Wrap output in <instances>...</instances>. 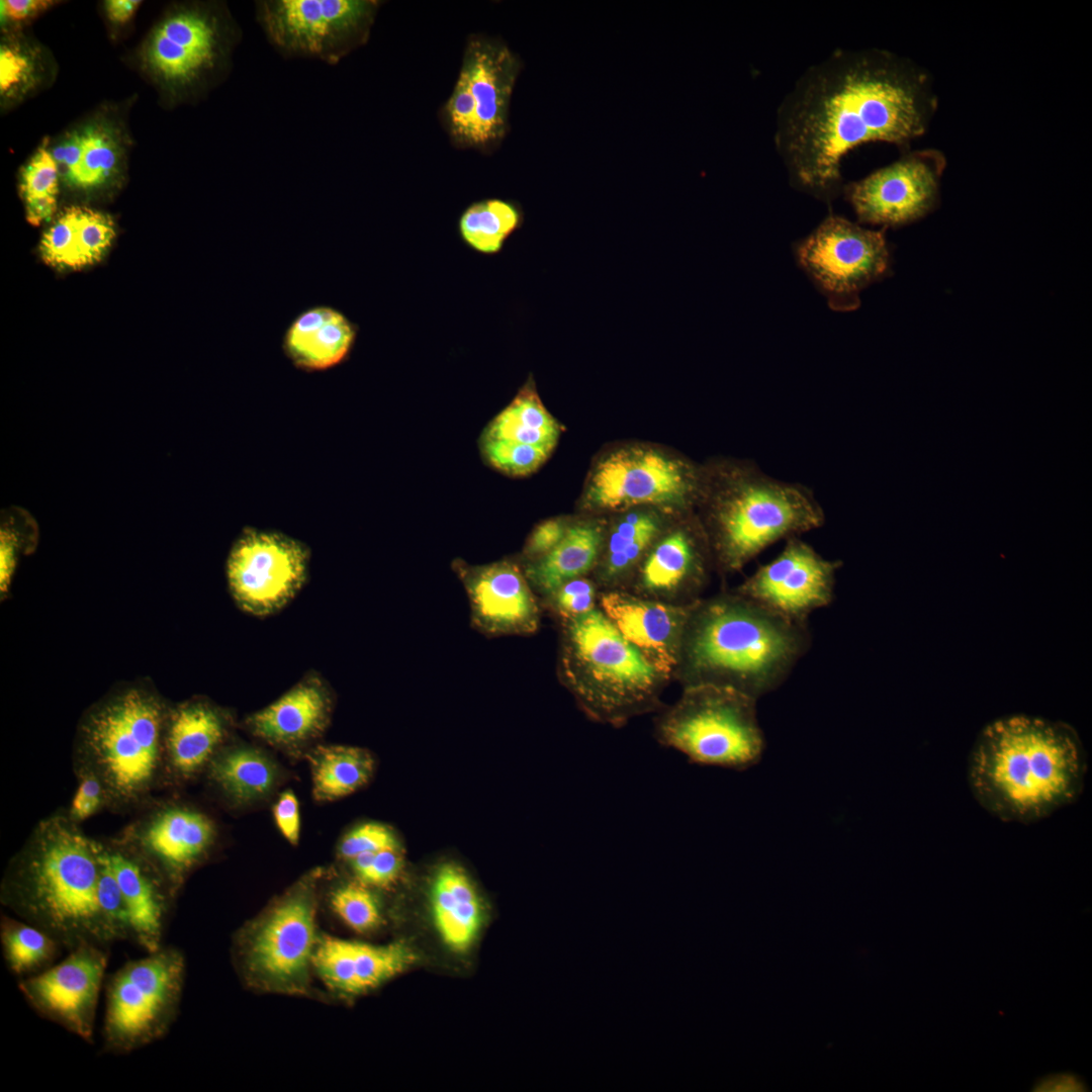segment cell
Masks as SVG:
<instances>
[{
    "label": "cell",
    "mask_w": 1092,
    "mask_h": 1092,
    "mask_svg": "<svg viewBox=\"0 0 1092 1092\" xmlns=\"http://www.w3.org/2000/svg\"><path fill=\"white\" fill-rule=\"evenodd\" d=\"M467 595L470 622L487 636H528L540 627L542 608L519 560L452 564Z\"/></svg>",
    "instance_id": "21"
},
{
    "label": "cell",
    "mask_w": 1092,
    "mask_h": 1092,
    "mask_svg": "<svg viewBox=\"0 0 1092 1092\" xmlns=\"http://www.w3.org/2000/svg\"><path fill=\"white\" fill-rule=\"evenodd\" d=\"M51 154L58 167L61 166L70 182L81 163L83 154L82 132L69 134L61 144L56 146Z\"/></svg>",
    "instance_id": "51"
},
{
    "label": "cell",
    "mask_w": 1092,
    "mask_h": 1092,
    "mask_svg": "<svg viewBox=\"0 0 1092 1092\" xmlns=\"http://www.w3.org/2000/svg\"><path fill=\"white\" fill-rule=\"evenodd\" d=\"M698 499L705 500L701 523L721 574L740 570L768 546L825 522L809 487L775 478L754 463L704 471Z\"/></svg>",
    "instance_id": "5"
},
{
    "label": "cell",
    "mask_w": 1092,
    "mask_h": 1092,
    "mask_svg": "<svg viewBox=\"0 0 1092 1092\" xmlns=\"http://www.w3.org/2000/svg\"><path fill=\"white\" fill-rule=\"evenodd\" d=\"M208 774L221 793L238 803L265 797L277 780L276 767L269 757L247 746L219 750L208 764Z\"/></svg>",
    "instance_id": "33"
},
{
    "label": "cell",
    "mask_w": 1092,
    "mask_h": 1092,
    "mask_svg": "<svg viewBox=\"0 0 1092 1092\" xmlns=\"http://www.w3.org/2000/svg\"><path fill=\"white\" fill-rule=\"evenodd\" d=\"M703 473L647 448L614 452L595 467L585 490L587 507L626 511L637 507L686 508L698 500Z\"/></svg>",
    "instance_id": "12"
},
{
    "label": "cell",
    "mask_w": 1092,
    "mask_h": 1092,
    "mask_svg": "<svg viewBox=\"0 0 1092 1092\" xmlns=\"http://www.w3.org/2000/svg\"><path fill=\"white\" fill-rule=\"evenodd\" d=\"M358 326L341 310L316 305L300 312L287 328L283 350L291 362L307 371L325 370L350 354Z\"/></svg>",
    "instance_id": "28"
},
{
    "label": "cell",
    "mask_w": 1092,
    "mask_h": 1092,
    "mask_svg": "<svg viewBox=\"0 0 1092 1092\" xmlns=\"http://www.w3.org/2000/svg\"><path fill=\"white\" fill-rule=\"evenodd\" d=\"M0 943L5 965L18 980L50 968L64 949L41 928L6 914L0 919Z\"/></svg>",
    "instance_id": "36"
},
{
    "label": "cell",
    "mask_w": 1092,
    "mask_h": 1092,
    "mask_svg": "<svg viewBox=\"0 0 1092 1092\" xmlns=\"http://www.w3.org/2000/svg\"><path fill=\"white\" fill-rule=\"evenodd\" d=\"M418 959L404 941L372 945L325 936L317 940L312 966L329 987L355 995L405 972Z\"/></svg>",
    "instance_id": "25"
},
{
    "label": "cell",
    "mask_w": 1092,
    "mask_h": 1092,
    "mask_svg": "<svg viewBox=\"0 0 1092 1092\" xmlns=\"http://www.w3.org/2000/svg\"><path fill=\"white\" fill-rule=\"evenodd\" d=\"M77 788L71 800L67 816L80 824L104 809H109V797L101 779L90 769L75 767Z\"/></svg>",
    "instance_id": "45"
},
{
    "label": "cell",
    "mask_w": 1092,
    "mask_h": 1092,
    "mask_svg": "<svg viewBox=\"0 0 1092 1092\" xmlns=\"http://www.w3.org/2000/svg\"><path fill=\"white\" fill-rule=\"evenodd\" d=\"M524 220L522 208L514 201L486 198L468 205L458 220L462 242L471 250L487 256L498 254L507 240Z\"/></svg>",
    "instance_id": "35"
},
{
    "label": "cell",
    "mask_w": 1092,
    "mask_h": 1092,
    "mask_svg": "<svg viewBox=\"0 0 1092 1092\" xmlns=\"http://www.w3.org/2000/svg\"><path fill=\"white\" fill-rule=\"evenodd\" d=\"M1033 1090L1039 1092H1075L1086 1091L1087 1089L1085 1083L1079 1077L1071 1073H1064L1040 1079L1034 1085Z\"/></svg>",
    "instance_id": "52"
},
{
    "label": "cell",
    "mask_w": 1092,
    "mask_h": 1092,
    "mask_svg": "<svg viewBox=\"0 0 1092 1092\" xmlns=\"http://www.w3.org/2000/svg\"><path fill=\"white\" fill-rule=\"evenodd\" d=\"M606 526L602 520L572 521L563 539L550 552L521 563L539 599L567 580L593 575L601 556Z\"/></svg>",
    "instance_id": "31"
},
{
    "label": "cell",
    "mask_w": 1092,
    "mask_h": 1092,
    "mask_svg": "<svg viewBox=\"0 0 1092 1092\" xmlns=\"http://www.w3.org/2000/svg\"><path fill=\"white\" fill-rule=\"evenodd\" d=\"M313 795L320 801L348 796L363 787L374 771V758L360 747L320 746L311 753Z\"/></svg>",
    "instance_id": "34"
},
{
    "label": "cell",
    "mask_w": 1092,
    "mask_h": 1092,
    "mask_svg": "<svg viewBox=\"0 0 1092 1092\" xmlns=\"http://www.w3.org/2000/svg\"><path fill=\"white\" fill-rule=\"evenodd\" d=\"M108 959L107 948L79 945L61 962L18 980V990L40 1017L92 1042Z\"/></svg>",
    "instance_id": "16"
},
{
    "label": "cell",
    "mask_w": 1092,
    "mask_h": 1092,
    "mask_svg": "<svg viewBox=\"0 0 1092 1092\" xmlns=\"http://www.w3.org/2000/svg\"><path fill=\"white\" fill-rule=\"evenodd\" d=\"M59 167L46 144L22 170L20 191L25 200L39 197H56L58 193Z\"/></svg>",
    "instance_id": "47"
},
{
    "label": "cell",
    "mask_w": 1092,
    "mask_h": 1092,
    "mask_svg": "<svg viewBox=\"0 0 1092 1092\" xmlns=\"http://www.w3.org/2000/svg\"><path fill=\"white\" fill-rule=\"evenodd\" d=\"M482 452L490 464L510 475H527L548 458V448L503 440H482Z\"/></svg>",
    "instance_id": "41"
},
{
    "label": "cell",
    "mask_w": 1092,
    "mask_h": 1092,
    "mask_svg": "<svg viewBox=\"0 0 1092 1092\" xmlns=\"http://www.w3.org/2000/svg\"><path fill=\"white\" fill-rule=\"evenodd\" d=\"M755 699L712 685L682 688L680 697L663 706L654 720V738L690 762L746 769L764 749Z\"/></svg>",
    "instance_id": "8"
},
{
    "label": "cell",
    "mask_w": 1092,
    "mask_h": 1092,
    "mask_svg": "<svg viewBox=\"0 0 1092 1092\" xmlns=\"http://www.w3.org/2000/svg\"><path fill=\"white\" fill-rule=\"evenodd\" d=\"M561 428L542 403L532 378L485 429L482 440H503L553 450Z\"/></svg>",
    "instance_id": "32"
},
{
    "label": "cell",
    "mask_w": 1092,
    "mask_h": 1092,
    "mask_svg": "<svg viewBox=\"0 0 1092 1092\" xmlns=\"http://www.w3.org/2000/svg\"><path fill=\"white\" fill-rule=\"evenodd\" d=\"M184 976L182 952L164 944L110 974L103 989V1051L128 1055L164 1037L179 1009Z\"/></svg>",
    "instance_id": "9"
},
{
    "label": "cell",
    "mask_w": 1092,
    "mask_h": 1092,
    "mask_svg": "<svg viewBox=\"0 0 1092 1092\" xmlns=\"http://www.w3.org/2000/svg\"><path fill=\"white\" fill-rule=\"evenodd\" d=\"M307 567L308 553L299 542L277 533L247 530L229 556L228 581L243 611L265 617L296 596Z\"/></svg>",
    "instance_id": "14"
},
{
    "label": "cell",
    "mask_w": 1092,
    "mask_h": 1092,
    "mask_svg": "<svg viewBox=\"0 0 1092 1092\" xmlns=\"http://www.w3.org/2000/svg\"><path fill=\"white\" fill-rule=\"evenodd\" d=\"M216 835V825L206 813L165 802L148 809L120 837L156 868L176 894L208 854Z\"/></svg>",
    "instance_id": "20"
},
{
    "label": "cell",
    "mask_w": 1092,
    "mask_h": 1092,
    "mask_svg": "<svg viewBox=\"0 0 1092 1092\" xmlns=\"http://www.w3.org/2000/svg\"><path fill=\"white\" fill-rule=\"evenodd\" d=\"M130 928V941L146 952L163 945L174 892L156 870L120 836L105 840Z\"/></svg>",
    "instance_id": "24"
},
{
    "label": "cell",
    "mask_w": 1092,
    "mask_h": 1092,
    "mask_svg": "<svg viewBox=\"0 0 1092 1092\" xmlns=\"http://www.w3.org/2000/svg\"><path fill=\"white\" fill-rule=\"evenodd\" d=\"M693 605H670L626 590L601 592L599 600L600 609L617 630L671 680Z\"/></svg>",
    "instance_id": "22"
},
{
    "label": "cell",
    "mask_w": 1092,
    "mask_h": 1092,
    "mask_svg": "<svg viewBox=\"0 0 1092 1092\" xmlns=\"http://www.w3.org/2000/svg\"><path fill=\"white\" fill-rule=\"evenodd\" d=\"M810 645L807 621L724 590L692 606L673 680L681 688H728L757 700L787 679Z\"/></svg>",
    "instance_id": "4"
},
{
    "label": "cell",
    "mask_w": 1092,
    "mask_h": 1092,
    "mask_svg": "<svg viewBox=\"0 0 1092 1092\" xmlns=\"http://www.w3.org/2000/svg\"><path fill=\"white\" fill-rule=\"evenodd\" d=\"M314 885H297L259 920L242 944L244 967L257 983L278 991H300L308 979L317 943Z\"/></svg>",
    "instance_id": "13"
},
{
    "label": "cell",
    "mask_w": 1092,
    "mask_h": 1092,
    "mask_svg": "<svg viewBox=\"0 0 1092 1092\" xmlns=\"http://www.w3.org/2000/svg\"><path fill=\"white\" fill-rule=\"evenodd\" d=\"M0 901L68 951L86 943L109 949L130 941L105 840L86 835L66 812L42 819L10 859Z\"/></svg>",
    "instance_id": "2"
},
{
    "label": "cell",
    "mask_w": 1092,
    "mask_h": 1092,
    "mask_svg": "<svg viewBox=\"0 0 1092 1092\" xmlns=\"http://www.w3.org/2000/svg\"><path fill=\"white\" fill-rule=\"evenodd\" d=\"M50 4L52 2L39 0H5L1 1V12L5 17L19 21L30 17Z\"/></svg>",
    "instance_id": "53"
},
{
    "label": "cell",
    "mask_w": 1092,
    "mask_h": 1092,
    "mask_svg": "<svg viewBox=\"0 0 1092 1092\" xmlns=\"http://www.w3.org/2000/svg\"><path fill=\"white\" fill-rule=\"evenodd\" d=\"M667 527L665 519L644 510L628 511L607 524L601 556L592 575L601 592L625 590Z\"/></svg>",
    "instance_id": "29"
},
{
    "label": "cell",
    "mask_w": 1092,
    "mask_h": 1092,
    "mask_svg": "<svg viewBox=\"0 0 1092 1092\" xmlns=\"http://www.w3.org/2000/svg\"><path fill=\"white\" fill-rule=\"evenodd\" d=\"M795 255L836 311L857 308L861 290L890 271L884 230H868L831 213L796 244Z\"/></svg>",
    "instance_id": "11"
},
{
    "label": "cell",
    "mask_w": 1092,
    "mask_h": 1092,
    "mask_svg": "<svg viewBox=\"0 0 1092 1092\" xmlns=\"http://www.w3.org/2000/svg\"><path fill=\"white\" fill-rule=\"evenodd\" d=\"M331 905L344 923L357 932H369L380 924L381 909L377 897L370 887L358 881L334 890Z\"/></svg>",
    "instance_id": "38"
},
{
    "label": "cell",
    "mask_w": 1092,
    "mask_h": 1092,
    "mask_svg": "<svg viewBox=\"0 0 1092 1092\" xmlns=\"http://www.w3.org/2000/svg\"><path fill=\"white\" fill-rule=\"evenodd\" d=\"M601 589L592 575L572 578L539 599L542 610L557 623L589 613L599 607Z\"/></svg>",
    "instance_id": "39"
},
{
    "label": "cell",
    "mask_w": 1092,
    "mask_h": 1092,
    "mask_svg": "<svg viewBox=\"0 0 1092 1092\" xmlns=\"http://www.w3.org/2000/svg\"><path fill=\"white\" fill-rule=\"evenodd\" d=\"M557 675L592 721L622 727L662 707L671 678L652 665L600 607L560 622Z\"/></svg>",
    "instance_id": "6"
},
{
    "label": "cell",
    "mask_w": 1092,
    "mask_h": 1092,
    "mask_svg": "<svg viewBox=\"0 0 1092 1092\" xmlns=\"http://www.w3.org/2000/svg\"><path fill=\"white\" fill-rule=\"evenodd\" d=\"M82 139L81 163L70 182L90 188L104 183L116 171L118 148L112 135L102 127L85 128Z\"/></svg>",
    "instance_id": "37"
},
{
    "label": "cell",
    "mask_w": 1092,
    "mask_h": 1092,
    "mask_svg": "<svg viewBox=\"0 0 1092 1092\" xmlns=\"http://www.w3.org/2000/svg\"><path fill=\"white\" fill-rule=\"evenodd\" d=\"M942 170L938 153L916 152L844 185L842 193L859 221L899 226L933 209Z\"/></svg>",
    "instance_id": "17"
},
{
    "label": "cell",
    "mask_w": 1092,
    "mask_h": 1092,
    "mask_svg": "<svg viewBox=\"0 0 1092 1092\" xmlns=\"http://www.w3.org/2000/svg\"><path fill=\"white\" fill-rule=\"evenodd\" d=\"M714 568L701 521H680L656 539L625 590L644 599L690 606L703 598Z\"/></svg>",
    "instance_id": "19"
},
{
    "label": "cell",
    "mask_w": 1092,
    "mask_h": 1092,
    "mask_svg": "<svg viewBox=\"0 0 1092 1092\" xmlns=\"http://www.w3.org/2000/svg\"><path fill=\"white\" fill-rule=\"evenodd\" d=\"M332 697L325 681L307 674L278 700L246 721L257 737L278 746H297L318 736L327 727Z\"/></svg>",
    "instance_id": "27"
},
{
    "label": "cell",
    "mask_w": 1092,
    "mask_h": 1092,
    "mask_svg": "<svg viewBox=\"0 0 1092 1092\" xmlns=\"http://www.w3.org/2000/svg\"><path fill=\"white\" fill-rule=\"evenodd\" d=\"M571 522L558 517L536 525L526 540L520 563L535 560L550 552L563 539Z\"/></svg>",
    "instance_id": "48"
},
{
    "label": "cell",
    "mask_w": 1092,
    "mask_h": 1092,
    "mask_svg": "<svg viewBox=\"0 0 1092 1092\" xmlns=\"http://www.w3.org/2000/svg\"><path fill=\"white\" fill-rule=\"evenodd\" d=\"M77 236L82 266L93 264L114 238L113 222L107 215L81 208Z\"/></svg>",
    "instance_id": "44"
},
{
    "label": "cell",
    "mask_w": 1092,
    "mask_h": 1092,
    "mask_svg": "<svg viewBox=\"0 0 1092 1092\" xmlns=\"http://www.w3.org/2000/svg\"><path fill=\"white\" fill-rule=\"evenodd\" d=\"M228 731L226 715L204 700L169 709L164 735L166 780H188L208 766Z\"/></svg>",
    "instance_id": "26"
},
{
    "label": "cell",
    "mask_w": 1092,
    "mask_h": 1092,
    "mask_svg": "<svg viewBox=\"0 0 1092 1092\" xmlns=\"http://www.w3.org/2000/svg\"><path fill=\"white\" fill-rule=\"evenodd\" d=\"M273 816L284 838L296 844L300 834V814L297 798L291 791H285L278 798L273 807Z\"/></svg>",
    "instance_id": "49"
},
{
    "label": "cell",
    "mask_w": 1092,
    "mask_h": 1092,
    "mask_svg": "<svg viewBox=\"0 0 1092 1092\" xmlns=\"http://www.w3.org/2000/svg\"><path fill=\"white\" fill-rule=\"evenodd\" d=\"M28 60L14 49L2 46L0 52V87L2 94L19 86L28 76Z\"/></svg>",
    "instance_id": "50"
},
{
    "label": "cell",
    "mask_w": 1092,
    "mask_h": 1092,
    "mask_svg": "<svg viewBox=\"0 0 1092 1092\" xmlns=\"http://www.w3.org/2000/svg\"><path fill=\"white\" fill-rule=\"evenodd\" d=\"M783 550L734 588L737 593L796 621H807L834 597L842 563L820 555L800 536L785 540Z\"/></svg>",
    "instance_id": "18"
},
{
    "label": "cell",
    "mask_w": 1092,
    "mask_h": 1092,
    "mask_svg": "<svg viewBox=\"0 0 1092 1092\" xmlns=\"http://www.w3.org/2000/svg\"><path fill=\"white\" fill-rule=\"evenodd\" d=\"M971 792L1004 822L1030 824L1082 794L1087 760L1076 730L1060 721L1016 715L979 734L968 760Z\"/></svg>",
    "instance_id": "3"
},
{
    "label": "cell",
    "mask_w": 1092,
    "mask_h": 1092,
    "mask_svg": "<svg viewBox=\"0 0 1092 1092\" xmlns=\"http://www.w3.org/2000/svg\"><path fill=\"white\" fill-rule=\"evenodd\" d=\"M81 207L66 209L43 235L40 252L48 264L60 267L81 268L78 248V222Z\"/></svg>",
    "instance_id": "40"
},
{
    "label": "cell",
    "mask_w": 1092,
    "mask_h": 1092,
    "mask_svg": "<svg viewBox=\"0 0 1092 1092\" xmlns=\"http://www.w3.org/2000/svg\"><path fill=\"white\" fill-rule=\"evenodd\" d=\"M430 907L442 941L453 951H466L482 926L483 904L460 866L446 862L438 868L430 887Z\"/></svg>",
    "instance_id": "30"
},
{
    "label": "cell",
    "mask_w": 1092,
    "mask_h": 1092,
    "mask_svg": "<svg viewBox=\"0 0 1092 1092\" xmlns=\"http://www.w3.org/2000/svg\"><path fill=\"white\" fill-rule=\"evenodd\" d=\"M140 4L138 0H110L105 7L111 21L124 23L131 18Z\"/></svg>",
    "instance_id": "55"
},
{
    "label": "cell",
    "mask_w": 1092,
    "mask_h": 1092,
    "mask_svg": "<svg viewBox=\"0 0 1092 1092\" xmlns=\"http://www.w3.org/2000/svg\"><path fill=\"white\" fill-rule=\"evenodd\" d=\"M933 109L926 77L877 51L839 50L808 68L778 108L775 145L790 183L828 204L843 191L840 166L864 143L906 144Z\"/></svg>",
    "instance_id": "1"
},
{
    "label": "cell",
    "mask_w": 1092,
    "mask_h": 1092,
    "mask_svg": "<svg viewBox=\"0 0 1092 1092\" xmlns=\"http://www.w3.org/2000/svg\"><path fill=\"white\" fill-rule=\"evenodd\" d=\"M217 10L191 6L167 17L155 31L148 59L160 77L187 90L223 68L241 38L239 26Z\"/></svg>",
    "instance_id": "15"
},
{
    "label": "cell",
    "mask_w": 1092,
    "mask_h": 1092,
    "mask_svg": "<svg viewBox=\"0 0 1092 1092\" xmlns=\"http://www.w3.org/2000/svg\"><path fill=\"white\" fill-rule=\"evenodd\" d=\"M520 70L521 62L505 43L484 36L469 39L460 72L466 77L475 107L474 149L489 150L506 135Z\"/></svg>",
    "instance_id": "23"
},
{
    "label": "cell",
    "mask_w": 1092,
    "mask_h": 1092,
    "mask_svg": "<svg viewBox=\"0 0 1092 1092\" xmlns=\"http://www.w3.org/2000/svg\"><path fill=\"white\" fill-rule=\"evenodd\" d=\"M25 201L27 220L32 224H39L43 219L49 218L57 207L56 197L51 196Z\"/></svg>",
    "instance_id": "54"
},
{
    "label": "cell",
    "mask_w": 1092,
    "mask_h": 1092,
    "mask_svg": "<svg viewBox=\"0 0 1092 1092\" xmlns=\"http://www.w3.org/2000/svg\"><path fill=\"white\" fill-rule=\"evenodd\" d=\"M443 117L452 141L459 147L474 149L475 107L466 77L461 72L443 107Z\"/></svg>",
    "instance_id": "42"
},
{
    "label": "cell",
    "mask_w": 1092,
    "mask_h": 1092,
    "mask_svg": "<svg viewBox=\"0 0 1092 1092\" xmlns=\"http://www.w3.org/2000/svg\"><path fill=\"white\" fill-rule=\"evenodd\" d=\"M380 5L377 0H261L255 14L284 58L335 65L367 42Z\"/></svg>",
    "instance_id": "10"
},
{
    "label": "cell",
    "mask_w": 1092,
    "mask_h": 1092,
    "mask_svg": "<svg viewBox=\"0 0 1092 1092\" xmlns=\"http://www.w3.org/2000/svg\"><path fill=\"white\" fill-rule=\"evenodd\" d=\"M348 862L358 882L370 888H387L395 883L402 871V849L391 847L366 852Z\"/></svg>",
    "instance_id": "43"
},
{
    "label": "cell",
    "mask_w": 1092,
    "mask_h": 1092,
    "mask_svg": "<svg viewBox=\"0 0 1092 1092\" xmlns=\"http://www.w3.org/2000/svg\"><path fill=\"white\" fill-rule=\"evenodd\" d=\"M391 847H401L394 831L384 824L367 822L345 834L339 845V854L349 861L359 854Z\"/></svg>",
    "instance_id": "46"
},
{
    "label": "cell",
    "mask_w": 1092,
    "mask_h": 1092,
    "mask_svg": "<svg viewBox=\"0 0 1092 1092\" xmlns=\"http://www.w3.org/2000/svg\"><path fill=\"white\" fill-rule=\"evenodd\" d=\"M168 713L157 694L128 688L85 714L78 729L74 764L101 779L109 809L125 811L150 803L151 795L166 780Z\"/></svg>",
    "instance_id": "7"
}]
</instances>
